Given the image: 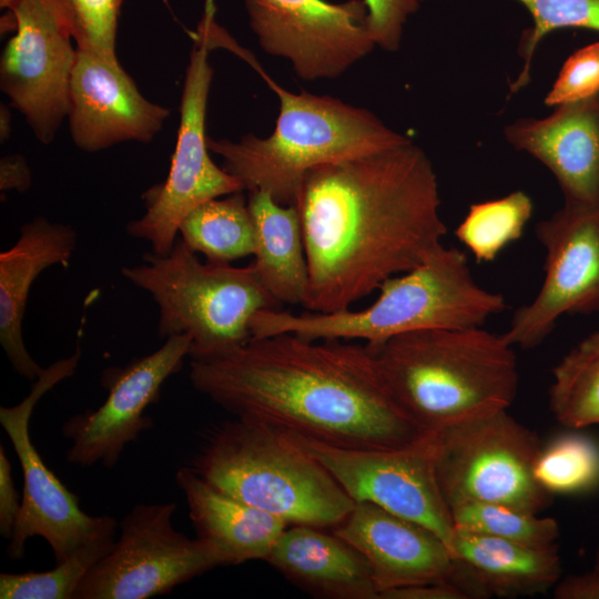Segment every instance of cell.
Instances as JSON below:
<instances>
[{
    "mask_svg": "<svg viewBox=\"0 0 599 599\" xmlns=\"http://www.w3.org/2000/svg\"><path fill=\"white\" fill-rule=\"evenodd\" d=\"M308 267L303 306L348 309L427 261L447 233L437 175L412 140L309 170L295 203Z\"/></svg>",
    "mask_w": 599,
    "mask_h": 599,
    "instance_id": "1",
    "label": "cell"
},
{
    "mask_svg": "<svg viewBox=\"0 0 599 599\" xmlns=\"http://www.w3.org/2000/svg\"><path fill=\"white\" fill-rule=\"evenodd\" d=\"M193 388L237 419L348 448H400L424 435L398 408L367 346L294 333L191 358Z\"/></svg>",
    "mask_w": 599,
    "mask_h": 599,
    "instance_id": "2",
    "label": "cell"
},
{
    "mask_svg": "<svg viewBox=\"0 0 599 599\" xmlns=\"http://www.w3.org/2000/svg\"><path fill=\"white\" fill-rule=\"evenodd\" d=\"M367 346L390 397L424 435L515 400L514 346L483 326L416 331Z\"/></svg>",
    "mask_w": 599,
    "mask_h": 599,
    "instance_id": "3",
    "label": "cell"
},
{
    "mask_svg": "<svg viewBox=\"0 0 599 599\" xmlns=\"http://www.w3.org/2000/svg\"><path fill=\"white\" fill-rule=\"evenodd\" d=\"M376 301L361 311L293 314L262 309L250 322L252 337L294 333L311 339H363L376 345L394 336L439 328L484 326L506 309L505 297L481 287L467 256L444 244L423 264L386 280Z\"/></svg>",
    "mask_w": 599,
    "mask_h": 599,
    "instance_id": "4",
    "label": "cell"
},
{
    "mask_svg": "<svg viewBox=\"0 0 599 599\" xmlns=\"http://www.w3.org/2000/svg\"><path fill=\"white\" fill-rule=\"evenodd\" d=\"M266 81L280 101L272 134H246L237 142L207 138L210 151L222 158L223 170L243 190L264 191L282 205H295L309 170L410 141L367 109Z\"/></svg>",
    "mask_w": 599,
    "mask_h": 599,
    "instance_id": "5",
    "label": "cell"
},
{
    "mask_svg": "<svg viewBox=\"0 0 599 599\" xmlns=\"http://www.w3.org/2000/svg\"><path fill=\"white\" fill-rule=\"evenodd\" d=\"M189 467L220 490L287 524L336 527L355 506L292 435L262 424L235 418L211 427Z\"/></svg>",
    "mask_w": 599,
    "mask_h": 599,
    "instance_id": "6",
    "label": "cell"
},
{
    "mask_svg": "<svg viewBox=\"0 0 599 599\" xmlns=\"http://www.w3.org/2000/svg\"><path fill=\"white\" fill-rule=\"evenodd\" d=\"M121 274L151 294L159 306L158 335H189L190 358L209 357L245 344L251 318L280 309L252 265L202 263L180 236L165 254L145 253Z\"/></svg>",
    "mask_w": 599,
    "mask_h": 599,
    "instance_id": "7",
    "label": "cell"
},
{
    "mask_svg": "<svg viewBox=\"0 0 599 599\" xmlns=\"http://www.w3.org/2000/svg\"><path fill=\"white\" fill-rule=\"evenodd\" d=\"M427 436L449 510L465 502H484L539 514L548 506L550 494L534 476L539 439L507 409Z\"/></svg>",
    "mask_w": 599,
    "mask_h": 599,
    "instance_id": "8",
    "label": "cell"
},
{
    "mask_svg": "<svg viewBox=\"0 0 599 599\" xmlns=\"http://www.w3.org/2000/svg\"><path fill=\"white\" fill-rule=\"evenodd\" d=\"M182 89L180 125L165 180L146 190L144 214L128 223L130 236L148 241L152 252L167 254L182 220L200 204L244 191L240 181L219 167L209 154L205 119L213 69L209 51L214 47L210 14L203 13Z\"/></svg>",
    "mask_w": 599,
    "mask_h": 599,
    "instance_id": "9",
    "label": "cell"
},
{
    "mask_svg": "<svg viewBox=\"0 0 599 599\" xmlns=\"http://www.w3.org/2000/svg\"><path fill=\"white\" fill-rule=\"evenodd\" d=\"M175 502L138 504L119 524L120 536L89 571L73 599H148L223 566L204 541L173 526Z\"/></svg>",
    "mask_w": 599,
    "mask_h": 599,
    "instance_id": "10",
    "label": "cell"
},
{
    "mask_svg": "<svg viewBox=\"0 0 599 599\" xmlns=\"http://www.w3.org/2000/svg\"><path fill=\"white\" fill-rule=\"evenodd\" d=\"M81 349L61 358L32 384L19 404L0 407V423L18 456L22 476L21 510L7 554L12 560L24 556L29 538L42 537L51 547L55 564L68 559L97 530L102 516L83 511L79 498L45 465L30 436V420L40 398L57 384L72 376L79 365Z\"/></svg>",
    "mask_w": 599,
    "mask_h": 599,
    "instance_id": "11",
    "label": "cell"
},
{
    "mask_svg": "<svg viewBox=\"0 0 599 599\" xmlns=\"http://www.w3.org/2000/svg\"><path fill=\"white\" fill-rule=\"evenodd\" d=\"M16 34L0 60V87L39 141L50 143L68 116L78 48L57 0H18Z\"/></svg>",
    "mask_w": 599,
    "mask_h": 599,
    "instance_id": "12",
    "label": "cell"
},
{
    "mask_svg": "<svg viewBox=\"0 0 599 599\" xmlns=\"http://www.w3.org/2000/svg\"><path fill=\"white\" fill-rule=\"evenodd\" d=\"M535 232L546 251L544 281L502 333L524 349L540 345L562 315L599 312V201L565 203Z\"/></svg>",
    "mask_w": 599,
    "mask_h": 599,
    "instance_id": "13",
    "label": "cell"
},
{
    "mask_svg": "<svg viewBox=\"0 0 599 599\" xmlns=\"http://www.w3.org/2000/svg\"><path fill=\"white\" fill-rule=\"evenodd\" d=\"M245 9L260 47L302 80L336 79L376 47L365 0H245Z\"/></svg>",
    "mask_w": 599,
    "mask_h": 599,
    "instance_id": "14",
    "label": "cell"
},
{
    "mask_svg": "<svg viewBox=\"0 0 599 599\" xmlns=\"http://www.w3.org/2000/svg\"><path fill=\"white\" fill-rule=\"evenodd\" d=\"M292 436L355 502H370L420 524L450 549L455 526L437 484L428 436L410 446L379 449L339 447Z\"/></svg>",
    "mask_w": 599,
    "mask_h": 599,
    "instance_id": "15",
    "label": "cell"
},
{
    "mask_svg": "<svg viewBox=\"0 0 599 599\" xmlns=\"http://www.w3.org/2000/svg\"><path fill=\"white\" fill-rule=\"evenodd\" d=\"M191 338L175 335L156 351L131 361L123 367L102 373L101 384L108 390L104 402L68 418L62 435L71 445L65 451L69 464L114 467L124 448L153 426L145 414L158 402L166 379L179 372L189 356Z\"/></svg>",
    "mask_w": 599,
    "mask_h": 599,
    "instance_id": "16",
    "label": "cell"
},
{
    "mask_svg": "<svg viewBox=\"0 0 599 599\" xmlns=\"http://www.w3.org/2000/svg\"><path fill=\"white\" fill-rule=\"evenodd\" d=\"M169 116L167 108L141 94L119 61L78 49L68 120L79 149L97 152L126 141L149 142Z\"/></svg>",
    "mask_w": 599,
    "mask_h": 599,
    "instance_id": "17",
    "label": "cell"
},
{
    "mask_svg": "<svg viewBox=\"0 0 599 599\" xmlns=\"http://www.w3.org/2000/svg\"><path fill=\"white\" fill-rule=\"evenodd\" d=\"M334 532L368 564L378 593L395 588L449 581V547L427 527L370 502H355Z\"/></svg>",
    "mask_w": 599,
    "mask_h": 599,
    "instance_id": "18",
    "label": "cell"
},
{
    "mask_svg": "<svg viewBox=\"0 0 599 599\" xmlns=\"http://www.w3.org/2000/svg\"><path fill=\"white\" fill-rule=\"evenodd\" d=\"M556 106L547 118L516 120L505 128V136L554 174L565 203L598 202L599 92Z\"/></svg>",
    "mask_w": 599,
    "mask_h": 599,
    "instance_id": "19",
    "label": "cell"
},
{
    "mask_svg": "<svg viewBox=\"0 0 599 599\" xmlns=\"http://www.w3.org/2000/svg\"><path fill=\"white\" fill-rule=\"evenodd\" d=\"M450 582L468 598H514L542 593L560 580L558 547L536 548L455 528Z\"/></svg>",
    "mask_w": 599,
    "mask_h": 599,
    "instance_id": "20",
    "label": "cell"
},
{
    "mask_svg": "<svg viewBox=\"0 0 599 599\" xmlns=\"http://www.w3.org/2000/svg\"><path fill=\"white\" fill-rule=\"evenodd\" d=\"M77 241L72 226L38 216L24 223L16 244L0 253V343L14 372L28 380L34 382L43 370L22 335L31 285L45 268L67 266Z\"/></svg>",
    "mask_w": 599,
    "mask_h": 599,
    "instance_id": "21",
    "label": "cell"
},
{
    "mask_svg": "<svg viewBox=\"0 0 599 599\" xmlns=\"http://www.w3.org/2000/svg\"><path fill=\"white\" fill-rule=\"evenodd\" d=\"M195 537L220 556L223 566L266 560L287 522L242 501L203 479L189 466L175 474Z\"/></svg>",
    "mask_w": 599,
    "mask_h": 599,
    "instance_id": "22",
    "label": "cell"
},
{
    "mask_svg": "<svg viewBox=\"0 0 599 599\" xmlns=\"http://www.w3.org/2000/svg\"><path fill=\"white\" fill-rule=\"evenodd\" d=\"M305 591L329 599H379L370 568L349 544L319 527L294 525L275 541L266 560Z\"/></svg>",
    "mask_w": 599,
    "mask_h": 599,
    "instance_id": "23",
    "label": "cell"
},
{
    "mask_svg": "<svg viewBox=\"0 0 599 599\" xmlns=\"http://www.w3.org/2000/svg\"><path fill=\"white\" fill-rule=\"evenodd\" d=\"M247 203L256 233L255 274L281 305H303L308 267L296 205H282L264 191L248 192Z\"/></svg>",
    "mask_w": 599,
    "mask_h": 599,
    "instance_id": "24",
    "label": "cell"
},
{
    "mask_svg": "<svg viewBox=\"0 0 599 599\" xmlns=\"http://www.w3.org/2000/svg\"><path fill=\"white\" fill-rule=\"evenodd\" d=\"M182 241L206 262L230 264L254 254L255 225L243 191L206 201L179 226Z\"/></svg>",
    "mask_w": 599,
    "mask_h": 599,
    "instance_id": "25",
    "label": "cell"
},
{
    "mask_svg": "<svg viewBox=\"0 0 599 599\" xmlns=\"http://www.w3.org/2000/svg\"><path fill=\"white\" fill-rule=\"evenodd\" d=\"M119 524L103 515L92 536L68 559L48 571L0 575L1 599H73L89 571L109 552Z\"/></svg>",
    "mask_w": 599,
    "mask_h": 599,
    "instance_id": "26",
    "label": "cell"
},
{
    "mask_svg": "<svg viewBox=\"0 0 599 599\" xmlns=\"http://www.w3.org/2000/svg\"><path fill=\"white\" fill-rule=\"evenodd\" d=\"M549 407L566 427L599 424V332L583 338L554 367Z\"/></svg>",
    "mask_w": 599,
    "mask_h": 599,
    "instance_id": "27",
    "label": "cell"
},
{
    "mask_svg": "<svg viewBox=\"0 0 599 599\" xmlns=\"http://www.w3.org/2000/svg\"><path fill=\"white\" fill-rule=\"evenodd\" d=\"M534 213V203L524 191L474 203L455 230L458 241L478 263H490L518 241Z\"/></svg>",
    "mask_w": 599,
    "mask_h": 599,
    "instance_id": "28",
    "label": "cell"
},
{
    "mask_svg": "<svg viewBox=\"0 0 599 599\" xmlns=\"http://www.w3.org/2000/svg\"><path fill=\"white\" fill-rule=\"evenodd\" d=\"M534 476L550 495L592 489L599 485V446L583 435L557 437L540 448Z\"/></svg>",
    "mask_w": 599,
    "mask_h": 599,
    "instance_id": "29",
    "label": "cell"
},
{
    "mask_svg": "<svg viewBox=\"0 0 599 599\" xmlns=\"http://www.w3.org/2000/svg\"><path fill=\"white\" fill-rule=\"evenodd\" d=\"M455 528L485 534L536 548H550L559 538L558 522L511 507L465 502L450 508Z\"/></svg>",
    "mask_w": 599,
    "mask_h": 599,
    "instance_id": "30",
    "label": "cell"
},
{
    "mask_svg": "<svg viewBox=\"0 0 599 599\" xmlns=\"http://www.w3.org/2000/svg\"><path fill=\"white\" fill-rule=\"evenodd\" d=\"M526 8L532 26L521 34L518 52L524 60L521 72L510 83V94L530 81L534 53L542 39L560 29L577 28L599 32V0H515Z\"/></svg>",
    "mask_w": 599,
    "mask_h": 599,
    "instance_id": "31",
    "label": "cell"
},
{
    "mask_svg": "<svg viewBox=\"0 0 599 599\" xmlns=\"http://www.w3.org/2000/svg\"><path fill=\"white\" fill-rule=\"evenodd\" d=\"M79 50L119 61L115 40L122 0H57Z\"/></svg>",
    "mask_w": 599,
    "mask_h": 599,
    "instance_id": "32",
    "label": "cell"
},
{
    "mask_svg": "<svg viewBox=\"0 0 599 599\" xmlns=\"http://www.w3.org/2000/svg\"><path fill=\"white\" fill-rule=\"evenodd\" d=\"M599 92V42L575 51L562 64L545 98L546 105H559L590 98Z\"/></svg>",
    "mask_w": 599,
    "mask_h": 599,
    "instance_id": "33",
    "label": "cell"
},
{
    "mask_svg": "<svg viewBox=\"0 0 599 599\" xmlns=\"http://www.w3.org/2000/svg\"><path fill=\"white\" fill-rule=\"evenodd\" d=\"M367 23L376 47L385 51L399 49L404 27L424 0H365Z\"/></svg>",
    "mask_w": 599,
    "mask_h": 599,
    "instance_id": "34",
    "label": "cell"
},
{
    "mask_svg": "<svg viewBox=\"0 0 599 599\" xmlns=\"http://www.w3.org/2000/svg\"><path fill=\"white\" fill-rule=\"evenodd\" d=\"M21 510L19 493L14 486L11 463L0 445V534L10 539Z\"/></svg>",
    "mask_w": 599,
    "mask_h": 599,
    "instance_id": "35",
    "label": "cell"
},
{
    "mask_svg": "<svg viewBox=\"0 0 599 599\" xmlns=\"http://www.w3.org/2000/svg\"><path fill=\"white\" fill-rule=\"evenodd\" d=\"M379 599H468V596L456 585L440 581L386 590Z\"/></svg>",
    "mask_w": 599,
    "mask_h": 599,
    "instance_id": "36",
    "label": "cell"
},
{
    "mask_svg": "<svg viewBox=\"0 0 599 599\" xmlns=\"http://www.w3.org/2000/svg\"><path fill=\"white\" fill-rule=\"evenodd\" d=\"M556 599H599V549L590 571L559 580L554 589Z\"/></svg>",
    "mask_w": 599,
    "mask_h": 599,
    "instance_id": "37",
    "label": "cell"
},
{
    "mask_svg": "<svg viewBox=\"0 0 599 599\" xmlns=\"http://www.w3.org/2000/svg\"><path fill=\"white\" fill-rule=\"evenodd\" d=\"M32 182L31 169L24 156L20 154L6 155L0 161V190L26 192Z\"/></svg>",
    "mask_w": 599,
    "mask_h": 599,
    "instance_id": "38",
    "label": "cell"
},
{
    "mask_svg": "<svg viewBox=\"0 0 599 599\" xmlns=\"http://www.w3.org/2000/svg\"><path fill=\"white\" fill-rule=\"evenodd\" d=\"M12 131L11 112L8 106L1 104L0 108V138L6 141L10 138Z\"/></svg>",
    "mask_w": 599,
    "mask_h": 599,
    "instance_id": "39",
    "label": "cell"
},
{
    "mask_svg": "<svg viewBox=\"0 0 599 599\" xmlns=\"http://www.w3.org/2000/svg\"><path fill=\"white\" fill-rule=\"evenodd\" d=\"M18 0H0V7L3 9H10Z\"/></svg>",
    "mask_w": 599,
    "mask_h": 599,
    "instance_id": "40",
    "label": "cell"
}]
</instances>
